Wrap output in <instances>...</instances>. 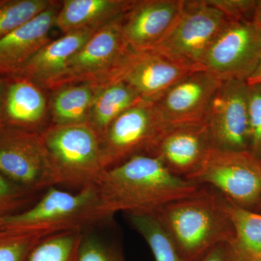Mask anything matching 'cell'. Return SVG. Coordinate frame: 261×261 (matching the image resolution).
I'll list each match as a JSON object with an SVG mask.
<instances>
[{
  "mask_svg": "<svg viewBox=\"0 0 261 261\" xmlns=\"http://www.w3.org/2000/svg\"><path fill=\"white\" fill-rule=\"evenodd\" d=\"M0 173L37 193L58 186L41 132L34 130L0 128Z\"/></svg>",
  "mask_w": 261,
  "mask_h": 261,
  "instance_id": "obj_6",
  "label": "cell"
},
{
  "mask_svg": "<svg viewBox=\"0 0 261 261\" xmlns=\"http://www.w3.org/2000/svg\"><path fill=\"white\" fill-rule=\"evenodd\" d=\"M261 57V28L255 22L228 20L206 53L203 68L220 81H247Z\"/></svg>",
  "mask_w": 261,
  "mask_h": 261,
  "instance_id": "obj_9",
  "label": "cell"
},
{
  "mask_svg": "<svg viewBox=\"0 0 261 261\" xmlns=\"http://www.w3.org/2000/svg\"><path fill=\"white\" fill-rule=\"evenodd\" d=\"M185 0L132 1L122 16L123 37L135 53L150 51L167 37L177 22Z\"/></svg>",
  "mask_w": 261,
  "mask_h": 261,
  "instance_id": "obj_14",
  "label": "cell"
},
{
  "mask_svg": "<svg viewBox=\"0 0 261 261\" xmlns=\"http://www.w3.org/2000/svg\"><path fill=\"white\" fill-rule=\"evenodd\" d=\"M41 135L50 156L58 185L78 190L96 185L106 171L99 134L89 123L53 125Z\"/></svg>",
  "mask_w": 261,
  "mask_h": 261,
  "instance_id": "obj_4",
  "label": "cell"
},
{
  "mask_svg": "<svg viewBox=\"0 0 261 261\" xmlns=\"http://www.w3.org/2000/svg\"><path fill=\"white\" fill-rule=\"evenodd\" d=\"M95 32L91 29L75 31L47 43L20 66L22 71L36 82L53 87L64 73L72 57Z\"/></svg>",
  "mask_w": 261,
  "mask_h": 261,
  "instance_id": "obj_16",
  "label": "cell"
},
{
  "mask_svg": "<svg viewBox=\"0 0 261 261\" xmlns=\"http://www.w3.org/2000/svg\"><path fill=\"white\" fill-rule=\"evenodd\" d=\"M39 195L40 193L27 190L0 173V222L28 208Z\"/></svg>",
  "mask_w": 261,
  "mask_h": 261,
  "instance_id": "obj_27",
  "label": "cell"
},
{
  "mask_svg": "<svg viewBox=\"0 0 261 261\" xmlns=\"http://www.w3.org/2000/svg\"><path fill=\"white\" fill-rule=\"evenodd\" d=\"M197 261H235L229 243L214 247Z\"/></svg>",
  "mask_w": 261,
  "mask_h": 261,
  "instance_id": "obj_31",
  "label": "cell"
},
{
  "mask_svg": "<svg viewBox=\"0 0 261 261\" xmlns=\"http://www.w3.org/2000/svg\"><path fill=\"white\" fill-rule=\"evenodd\" d=\"M260 28H261V27H260Z\"/></svg>",
  "mask_w": 261,
  "mask_h": 261,
  "instance_id": "obj_34",
  "label": "cell"
},
{
  "mask_svg": "<svg viewBox=\"0 0 261 261\" xmlns=\"http://www.w3.org/2000/svg\"><path fill=\"white\" fill-rule=\"evenodd\" d=\"M252 211H255V212L260 213V214H261V198L260 200H259V202H257V205H255V207H254Z\"/></svg>",
  "mask_w": 261,
  "mask_h": 261,
  "instance_id": "obj_33",
  "label": "cell"
},
{
  "mask_svg": "<svg viewBox=\"0 0 261 261\" xmlns=\"http://www.w3.org/2000/svg\"><path fill=\"white\" fill-rule=\"evenodd\" d=\"M84 233L66 231L48 236L34 247L27 261H78Z\"/></svg>",
  "mask_w": 261,
  "mask_h": 261,
  "instance_id": "obj_24",
  "label": "cell"
},
{
  "mask_svg": "<svg viewBox=\"0 0 261 261\" xmlns=\"http://www.w3.org/2000/svg\"><path fill=\"white\" fill-rule=\"evenodd\" d=\"M155 216L183 261H197L234 238L226 199L211 187L163 205Z\"/></svg>",
  "mask_w": 261,
  "mask_h": 261,
  "instance_id": "obj_2",
  "label": "cell"
},
{
  "mask_svg": "<svg viewBox=\"0 0 261 261\" xmlns=\"http://www.w3.org/2000/svg\"><path fill=\"white\" fill-rule=\"evenodd\" d=\"M47 237L0 226V261H27L34 247Z\"/></svg>",
  "mask_w": 261,
  "mask_h": 261,
  "instance_id": "obj_26",
  "label": "cell"
},
{
  "mask_svg": "<svg viewBox=\"0 0 261 261\" xmlns=\"http://www.w3.org/2000/svg\"><path fill=\"white\" fill-rule=\"evenodd\" d=\"M61 88L53 102V116L56 125L89 123L99 86L84 83Z\"/></svg>",
  "mask_w": 261,
  "mask_h": 261,
  "instance_id": "obj_21",
  "label": "cell"
},
{
  "mask_svg": "<svg viewBox=\"0 0 261 261\" xmlns=\"http://www.w3.org/2000/svg\"><path fill=\"white\" fill-rule=\"evenodd\" d=\"M58 11L47 10L13 32L0 38V68H20L38 50L49 42Z\"/></svg>",
  "mask_w": 261,
  "mask_h": 261,
  "instance_id": "obj_17",
  "label": "cell"
},
{
  "mask_svg": "<svg viewBox=\"0 0 261 261\" xmlns=\"http://www.w3.org/2000/svg\"><path fill=\"white\" fill-rule=\"evenodd\" d=\"M112 217L96 185L75 192L51 187L28 208L3 220L0 226L48 237L66 231L86 232Z\"/></svg>",
  "mask_w": 261,
  "mask_h": 261,
  "instance_id": "obj_3",
  "label": "cell"
},
{
  "mask_svg": "<svg viewBox=\"0 0 261 261\" xmlns=\"http://www.w3.org/2000/svg\"><path fill=\"white\" fill-rule=\"evenodd\" d=\"M130 224L149 245L155 261H183L155 214H128Z\"/></svg>",
  "mask_w": 261,
  "mask_h": 261,
  "instance_id": "obj_23",
  "label": "cell"
},
{
  "mask_svg": "<svg viewBox=\"0 0 261 261\" xmlns=\"http://www.w3.org/2000/svg\"><path fill=\"white\" fill-rule=\"evenodd\" d=\"M231 20L254 21L257 0H207Z\"/></svg>",
  "mask_w": 261,
  "mask_h": 261,
  "instance_id": "obj_30",
  "label": "cell"
},
{
  "mask_svg": "<svg viewBox=\"0 0 261 261\" xmlns=\"http://www.w3.org/2000/svg\"><path fill=\"white\" fill-rule=\"evenodd\" d=\"M122 16L94 33L51 87L76 82L102 86L117 80L135 53L123 37Z\"/></svg>",
  "mask_w": 261,
  "mask_h": 261,
  "instance_id": "obj_5",
  "label": "cell"
},
{
  "mask_svg": "<svg viewBox=\"0 0 261 261\" xmlns=\"http://www.w3.org/2000/svg\"><path fill=\"white\" fill-rule=\"evenodd\" d=\"M202 70L174 61L154 50L135 53L117 80L130 86L145 102H157L187 75Z\"/></svg>",
  "mask_w": 261,
  "mask_h": 261,
  "instance_id": "obj_15",
  "label": "cell"
},
{
  "mask_svg": "<svg viewBox=\"0 0 261 261\" xmlns=\"http://www.w3.org/2000/svg\"><path fill=\"white\" fill-rule=\"evenodd\" d=\"M221 82L207 70H196L163 94L154 107L166 126L205 124Z\"/></svg>",
  "mask_w": 261,
  "mask_h": 261,
  "instance_id": "obj_13",
  "label": "cell"
},
{
  "mask_svg": "<svg viewBox=\"0 0 261 261\" xmlns=\"http://www.w3.org/2000/svg\"><path fill=\"white\" fill-rule=\"evenodd\" d=\"M53 4L49 0H15L0 5V38L28 23Z\"/></svg>",
  "mask_w": 261,
  "mask_h": 261,
  "instance_id": "obj_25",
  "label": "cell"
},
{
  "mask_svg": "<svg viewBox=\"0 0 261 261\" xmlns=\"http://www.w3.org/2000/svg\"><path fill=\"white\" fill-rule=\"evenodd\" d=\"M249 152L261 160V84H248Z\"/></svg>",
  "mask_w": 261,
  "mask_h": 261,
  "instance_id": "obj_28",
  "label": "cell"
},
{
  "mask_svg": "<svg viewBox=\"0 0 261 261\" xmlns=\"http://www.w3.org/2000/svg\"><path fill=\"white\" fill-rule=\"evenodd\" d=\"M212 149L205 124L176 125L165 128L148 154L171 174L191 181Z\"/></svg>",
  "mask_w": 261,
  "mask_h": 261,
  "instance_id": "obj_12",
  "label": "cell"
},
{
  "mask_svg": "<svg viewBox=\"0 0 261 261\" xmlns=\"http://www.w3.org/2000/svg\"><path fill=\"white\" fill-rule=\"evenodd\" d=\"M143 102L136 91L123 81L99 86L89 123L102 139L108 127L120 115Z\"/></svg>",
  "mask_w": 261,
  "mask_h": 261,
  "instance_id": "obj_19",
  "label": "cell"
},
{
  "mask_svg": "<svg viewBox=\"0 0 261 261\" xmlns=\"http://www.w3.org/2000/svg\"><path fill=\"white\" fill-rule=\"evenodd\" d=\"M45 109L44 95L34 84L19 82L10 86L7 97V113L12 121L37 124L44 117Z\"/></svg>",
  "mask_w": 261,
  "mask_h": 261,
  "instance_id": "obj_22",
  "label": "cell"
},
{
  "mask_svg": "<svg viewBox=\"0 0 261 261\" xmlns=\"http://www.w3.org/2000/svg\"><path fill=\"white\" fill-rule=\"evenodd\" d=\"M228 19L207 0H185L177 22L152 50L201 69L206 53Z\"/></svg>",
  "mask_w": 261,
  "mask_h": 261,
  "instance_id": "obj_8",
  "label": "cell"
},
{
  "mask_svg": "<svg viewBox=\"0 0 261 261\" xmlns=\"http://www.w3.org/2000/svg\"><path fill=\"white\" fill-rule=\"evenodd\" d=\"M78 261H124L116 247L99 238L84 233L79 250Z\"/></svg>",
  "mask_w": 261,
  "mask_h": 261,
  "instance_id": "obj_29",
  "label": "cell"
},
{
  "mask_svg": "<svg viewBox=\"0 0 261 261\" xmlns=\"http://www.w3.org/2000/svg\"><path fill=\"white\" fill-rule=\"evenodd\" d=\"M226 202L234 229L229 245L235 261H261V214Z\"/></svg>",
  "mask_w": 261,
  "mask_h": 261,
  "instance_id": "obj_20",
  "label": "cell"
},
{
  "mask_svg": "<svg viewBox=\"0 0 261 261\" xmlns=\"http://www.w3.org/2000/svg\"><path fill=\"white\" fill-rule=\"evenodd\" d=\"M152 103L143 102L120 115L101 139L105 169L138 154H148L166 128Z\"/></svg>",
  "mask_w": 261,
  "mask_h": 261,
  "instance_id": "obj_11",
  "label": "cell"
},
{
  "mask_svg": "<svg viewBox=\"0 0 261 261\" xmlns=\"http://www.w3.org/2000/svg\"><path fill=\"white\" fill-rule=\"evenodd\" d=\"M254 21L261 27V0H257L256 8H255V18Z\"/></svg>",
  "mask_w": 261,
  "mask_h": 261,
  "instance_id": "obj_32",
  "label": "cell"
},
{
  "mask_svg": "<svg viewBox=\"0 0 261 261\" xmlns=\"http://www.w3.org/2000/svg\"><path fill=\"white\" fill-rule=\"evenodd\" d=\"M191 181L212 187L233 205L252 211L261 198V160L249 151L213 149Z\"/></svg>",
  "mask_w": 261,
  "mask_h": 261,
  "instance_id": "obj_7",
  "label": "cell"
},
{
  "mask_svg": "<svg viewBox=\"0 0 261 261\" xmlns=\"http://www.w3.org/2000/svg\"><path fill=\"white\" fill-rule=\"evenodd\" d=\"M129 0H65L57 14L55 27L64 34L75 31H97L124 14Z\"/></svg>",
  "mask_w": 261,
  "mask_h": 261,
  "instance_id": "obj_18",
  "label": "cell"
},
{
  "mask_svg": "<svg viewBox=\"0 0 261 261\" xmlns=\"http://www.w3.org/2000/svg\"><path fill=\"white\" fill-rule=\"evenodd\" d=\"M205 124L213 149L229 152L249 151L246 81H221L211 101Z\"/></svg>",
  "mask_w": 261,
  "mask_h": 261,
  "instance_id": "obj_10",
  "label": "cell"
},
{
  "mask_svg": "<svg viewBox=\"0 0 261 261\" xmlns=\"http://www.w3.org/2000/svg\"><path fill=\"white\" fill-rule=\"evenodd\" d=\"M108 212L155 214L163 205L188 197L201 185L171 174L161 161L138 154L108 168L96 184Z\"/></svg>",
  "mask_w": 261,
  "mask_h": 261,
  "instance_id": "obj_1",
  "label": "cell"
}]
</instances>
